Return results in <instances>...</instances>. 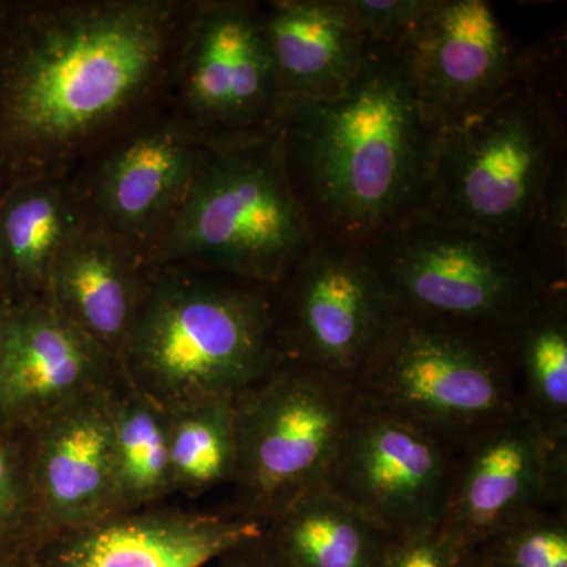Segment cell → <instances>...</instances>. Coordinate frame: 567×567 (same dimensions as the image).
I'll use <instances>...</instances> for the list:
<instances>
[{"mask_svg":"<svg viewBox=\"0 0 567 567\" xmlns=\"http://www.w3.org/2000/svg\"><path fill=\"white\" fill-rule=\"evenodd\" d=\"M194 0H0V192L162 111Z\"/></svg>","mask_w":567,"mask_h":567,"instance_id":"cell-1","label":"cell"},{"mask_svg":"<svg viewBox=\"0 0 567 567\" xmlns=\"http://www.w3.org/2000/svg\"><path fill=\"white\" fill-rule=\"evenodd\" d=\"M442 130L406 76L398 41L369 40L338 99L287 103V174L316 237L374 244L420 215Z\"/></svg>","mask_w":567,"mask_h":567,"instance_id":"cell-2","label":"cell"},{"mask_svg":"<svg viewBox=\"0 0 567 567\" xmlns=\"http://www.w3.org/2000/svg\"><path fill=\"white\" fill-rule=\"evenodd\" d=\"M566 33L535 47L483 114L443 130L420 215L520 245L567 158ZM417 216V215H416Z\"/></svg>","mask_w":567,"mask_h":567,"instance_id":"cell-3","label":"cell"},{"mask_svg":"<svg viewBox=\"0 0 567 567\" xmlns=\"http://www.w3.org/2000/svg\"><path fill=\"white\" fill-rule=\"evenodd\" d=\"M286 360L271 287L148 264L121 368L166 412L238 394Z\"/></svg>","mask_w":567,"mask_h":567,"instance_id":"cell-4","label":"cell"},{"mask_svg":"<svg viewBox=\"0 0 567 567\" xmlns=\"http://www.w3.org/2000/svg\"><path fill=\"white\" fill-rule=\"evenodd\" d=\"M315 238L295 196L278 134L238 147L208 148L147 262L274 287Z\"/></svg>","mask_w":567,"mask_h":567,"instance_id":"cell-5","label":"cell"},{"mask_svg":"<svg viewBox=\"0 0 567 567\" xmlns=\"http://www.w3.org/2000/svg\"><path fill=\"white\" fill-rule=\"evenodd\" d=\"M352 386L358 409L415 427L456 456L522 412L506 334L399 312Z\"/></svg>","mask_w":567,"mask_h":567,"instance_id":"cell-6","label":"cell"},{"mask_svg":"<svg viewBox=\"0 0 567 567\" xmlns=\"http://www.w3.org/2000/svg\"><path fill=\"white\" fill-rule=\"evenodd\" d=\"M365 249L399 315L507 334L550 292L517 245L421 215Z\"/></svg>","mask_w":567,"mask_h":567,"instance_id":"cell-7","label":"cell"},{"mask_svg":"<svg viewBox=\"0 0 567 567\" xmlns=\"http://www.w3.org/2000/svg\"><path fill=\"white\" fill-rule=\"evenodd\" d=\"M234 409L235 514L267 525L324 486L358 404L350 383L286 360L235 394Z\"/></svg>","mask_w":567,"mask_h":567,"instance_id":"cell-8","label":"cell"},{"mask_svg":"<svg viewBox=\"0 0 567 567\" xmlns=\"http://www.w3.org/2000/svg\"><path fill=\"white\" fill-rule=\"evenodd\" d=\"M166 106L207 148L281 133L287 100L265 40L260 2L194 0Z\"/></svg>","mask_w":567,"mask_h":567,"instance_id":"cell-9","label":"cell"},{"mask_svg":"<svg viewBox=\"0 0 567 567\" xmlns=\"http://www.w3.org/2000/svg\"><path fill=\"white\" fill-rule=\"evenodd\" d=\"M287 360L353 385L395 316L368 249L316 237L271 287Z\"/></svg>","mask_w":567,"mask_h":567,"instance_id":"cell-10","label":"cell"},{"mask_svg":"<svg viewBox=\"0 0 567 567\" xmlns=\"http://www.w3.org/2000/svg\"><path fill=\"white\" fill-rule=\"evenodd\" d=\"M207 151L164 106L82 163L71 186L85 218L147 256Z\"/></svg>","mask_w":567,"mask_h":567,"instance_id":"cell-11","label":"cell"},{"mask_svg":"<svg viewBox=\"0 0 567 567\" xmlns=\"http://www.w3.org/2000/svg\"><path fill=\"white\" fill-rule=\"evenodd\" d=\"M398 51L421 106L442 132L492 106L528 55L484 0H432L398 40Z\"/></svg>","mask_w":567,"mask_h":567,"instance_id":"cell-12","label":"cell"},{"mask_svg":"<svg viewBox=\"0 0 567 567\" xmlns=\"http://www.w3.org/2000/svg\"><path fill=\"white\" fill-rule=\"evenodd\" d=\"M456 465L432 436L358 409L324 487L401 536L442 524Z\"/></svg>","mask_w":567,"mask_h":567,"instance_id":"cell-13","label":"cell"},{"mask_svg":"<svg viewBox=\"0 0 567 567\" xmlns=\"http://www.w3.org/2000/svg\"><path fill=\"white\" fill-rule=\"evenodd\" d=\"M566 499L567 443L518 412L458 454L442 527L472 550L520 518L566 507Z\"/></svg>","mask_w":567,"mask_h":567,"instance_id":"cell-14","label":"cell"},{"mask_svg":"<svg viewBox=\"0 0 567 567\" xmlns=\"http://www.w3.org/2000/svg\"><path fill=\"white\" fill-rule=\"evenodd\" d=\"M264 529L237 514L147 507L52 533L33 548L28 567H204Z\"/></svg>","mask_w":567,"mask_h":567,"instance_id":"cell-15","label":"cell"},{"mask_svg":"<svg viewBox=\"0 0 567 567\" xmlns=\"http://www.w3.org/2000/svg\"><path fill=\"white\" fill-rule=\"evenodd\" d=\"M121 369L47 298L11 305L0 360V429H31L61 406L110 386Z\"/></svg>","mask_w":567,"mask_h":567,"instance_id":"cell-16","label":"cell"},{"mask_svg":"<svg viewBox=\"0 0 567 567\" xmlns=\"http://www.w3.org/2000/svg\"><path fill=\"white\" fill-rule=\"evenodd\" d=\"M110 386L28 429L33 494L47 536L115 514Z\"/></svg>","mask_w":567,"mask_h":567,"instance_id":"cell-17","label":"cell"},{"mask_svg":"<svg viewBox=\"0 0 567 567\" xmlns=\"http://www.w3.org/2000/svg\"><path fill=\"white\" fill-rule=\"evenodd\" d=\"M147 268L142 249L82 215L55 257L44 298L121 364Z\"/></svg>","mask_w":567,"mask_h":567,"instance_id":"cell-18","label":"cell"},{"mask_svg":"<svg viewBox=\"0 0 567 567\" xmlns=\"http://www.w3.org/2000/svg\"><path fill=\"white\" fill-rule=\"evenodd\" d=\"M260 10L287 103L338 99L360 74L369 39L346 0H270Z\"/></svg>","mask_w":567,"mask_h":567,"instance_id":"cell-19","label":"cell"},{"mask_svg":"<svg viewBox=\"0 0 567 567\" xmlns=\"http://www.w3.org/2000/svg\"><path fill=\"white\" fill-rule=\"evenodd\" d=\"M82 212L69 177H31L0 192V267L10 305L44 298L52 265Z\"/></svg>","mask_w":567,"mask_h":567,"instance_id":"cell-20","label":"cell"},{"mask_svg":"<svg viewBox=\"0 0 567 567\" xmlns=\"http://www.w3.org/2000/svg\"><path fill=\"white\" fill-rule=\"evenodd\" d=\"M264 536L290 567H379L394 537L324 486L284 507Z\"/></svg>","mask_w":567,"mask_h":567,"instance_id":"cell-21","label":"cell"},{"mask_svg":"<svg viewBox=\"0 0 567 567\" xmlns=\"http://www.w3.org/2000/svg\"><path fill=\"white\" fill-rule=\"evenodd\" d=\"M115 514L162 506L174 494L169 416L162 405L121 374L107 390Z\"/></svg>","mask_w":567,"mask_h":567,"instance_id":"cell-22","label":"cell"},{"mask_svg":"<svg viewBox=\"0 0 567 567\" xmlns=\"http://www.w3.org/2000/svg\"><path fill=\"white\" fill-rule=\"evenodd\" d=\"M506 342L522 412L567 443V290L544 293Z\"/></svg>","mask_w":567,"mask_h":567,"instance_id":"cell-23","label":"cell"},{"mask_svg":"<svg viewBox=\"0 0 567 567\" xmlns=\"http://www.w3.org/2000/svg\"><path fill=\"white\" fill-rule=\"evenodd\" d=\"M235 395H216L178 406L169 416L174 492L197 496L237 475Z\"/></svg>","mask_w":567,"mask_h":567,"instance_id":"cell-24","label":"cell"},{"mask_svg":"<svg viewBox=\"0 0 567 567\" xmlns=\"http://www.w3.org/2000/svg\"><path fill=\"white\" fill-rule=\"evenodd\" d=\"M44 536L28 429H0V563L28 559Z\"/></svg>","mask_w":567,"mask_h":567,"instance_id":"cell-25","label":"cell"},{"mask_svg":"<svg viewBox=\"0 0 567 567\" xmlns=\"http://www.w3.org/2000/svg\"><path fill=\"white\" fill-rule=\"evenodd\" d=\"M518 248L547 290L567 289V158L555 167Z\"/></svg>","mask_w":567,"mask_h":567,"instance_id":"cell-26","label":"cell"},{"mask_svg":"<svg viewBox=\"0 0 567 567\" xmlns=\"http://www.w3.org/2000/svg\"><path fill=\"white\" fill-rule=\"evenodd\" d=\"M476 550L498 567H567L566 507L520 518L488 537Z\"/></svg>","mask_w":567,"mask_h":567,"instance_id":"cell-27","label":"cell"},{"mask_svg":"<svg viewBox=\"0 0 567 567\" xmlns=\"http://www.w3.org/2000/svg\"><path fill=\"white\" fill-rule=\"evenodd\" d=\"M462 551L456 539L439 524L394 536L379 567H457Z\"/></svg>","mask_w":567,"mask_h":567,"instance_id":"cell-28","label":"cell"},{"mask_svg":"<svg viewBox=\"0 0 567 567\" xmlns=\"http://www.w3.org/2000/svg\"><path fill=\"white\" fill-rule=\"evenodd\" d=\"M346 6L369 40L398 41L432 0H346Z\"/></svg>","mask_w":567,"mask_h":567,"instance_id":"cell-29","label":"cell"},{"mask_svg":"<svg viewBox=\"0 0 567 567\" xmlns=\"http://www.w3.org/2000/svg\"><path fill=\"white\" fill-rule=\"evenodd\" d=\"M216 567H290L274 550L264 533L227 550L215 561Z\"/></svg>","mask_w":567,"mask_h":567,"instance_id":"cell-30","label":"cell"},{"mask_svg":"<svg viewBox=\"0 0 567 567\" xmlns=\"http://www.w3.org/2000/svg\"><path fill=\"white\" fill-rule=\"evenodd\" d=\"M10 317L11 305L0 297V360H2L3 352H6L7 339H9Z\"/></svg>","mask_w":567,"mask_h":567,"instance_id":"cell-31","label":"cell"},{"mask_svg":"<svg viewBox=\"0 0 567 567\" xmlns=\"http://www.w3.org/2000/svg\"><path fill=\"white\" fill-rule=\"evenodd\" d=\"M457 567H498L495 565L494 561H491L486 557V555L483 554V551L476 550V548H473V550H466L462 551V557L458 559Z\"/></svg>","mask_w":567,"mask_h":567,"instance_id":"cell-32","label":"cell"},{"mask_svg":"<svg viewBox=\"0 0 567 567\" xmlns=\"http://www.w3.org/2000/svg\"><path fill=\"white\" fill-rule=\"evenodd\" d=\"M0 567H28V559H22V561L0 563Z\"/></svg>","mask_w":567,"mask_h":567,"instance_id":"cell-33","label":"cell"},{"mask_svg":"<svg viewBox=\"0 0 567 567\" xmlns=\"http://www.w3.org/2000/svg\"><path fill=\"white\" fill-rule=\"evenodd\" d=\"M0 297L3 298V290H2V267H0ZM6 300V298H3Z\"/></svg>","mask_w":567,"mask_h":567,"instance_id":"cell-34","label":"cell"}]
</instances>
